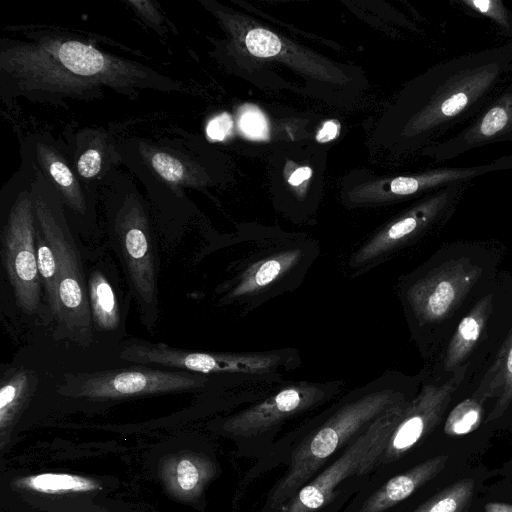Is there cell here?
Listing matches in <instances>:
<instances>
[{
  "label": "cell",
  "instance_id": "6da1fadb",
  "mask_svg": "<svg viewBox=\"0 0 512 512\" xmlns=\"http://www.w3.org/2000/svg\"><path fill=\"white\" fill-rule=\"evenodd\" d=\"M400 380L385 372L339 396L282 434L271 450L245 472L242 488L284 467L258 512H270L290 499L374 422L408 403Z\"/></svg>",
  "mask_w": 512,
  "mask_h": 512
},
{
  "label": "cell",
  "instance_id": "7a4b0ae2",
  "mask_svg": "<svg viewBox=\"0 0 512 512\" xmlns=\"http://www.w3.org/2000/svg\"><path fill=\"white\" fill-rule=\"evenodd\" d=\"M342 380L313 382L286 381L269 394L220 418L218 432L231 439L240 457H264L290 423L316 413L338 398Z\"/></svg>",
  "mask_w": 512,
  "mask_h": 512
},
{
  "label": "cell",
  "instance_id": "3957f363",
  "mask_svg": "<svg viewBox=\"0 0 512 512\" xmlns=\"http://www.w3.org/2000/svg\"><path fill=\"white\" fill-rule=\"evenodd\" d=\"M407 404L379 418L290 499L270 512H342L370 479Z\"/></svg>",
  "mask_w": 512,
  "mask_h": 512
},
{
  "label": "cell",
  "instance_id": "277c9868",
  "mask_svg": "<svg viewBox=\"0 0 512 512\" xmlns=\"http://www.w3.org/2000/svg\"><path fill=\"white\" fill-rule=\"evenodd\" d=\"M36 224L54 251L58 273L57 338L86 348L93 340L85 267L80 250L64 217L59 198L37 192L33 201Z\"/></svg>",
  "mask_w": 512,
  "mask_h": 512
},
{
  "label": "cell",
  "instance_id": "5b68a950",
  "mask_svg": "<svg viewBox=\"0 0 512 512\" xmlns=\"http://www.w3.org/2000/svg\"><path fill=\"white\" fill-rule=\"evenodd\" d=\"M217 384L223 385L213 376L142 366L66 374L58 392L73 398L114 400L203 390Z\"/></svg>",
  "mask_w": 512,
  "mask_h": 512
},
{
  "label": "cell",
  "instance_id": "8992f818",
  "mask_svg": "<svg viewBox=\"0 0 512 512\" xmlns=\"http://www.w3.org/2000/svg\"><path fill=\"white\" fill-rule=\"evenodd\" d=\"M36 218L28 195L17 199L1 234V257L18 306L28 315L43 313V288L36 258Z\"/></svg>",
  "mask_w": 512,
  "mask_h": 512
},
{
  "label": "cell",
  "instance_id": "52a82bcc",
  "mask_svg": "<svg viewBox=\"0 0 512 512\" xmlns=\"http://www.w3.org/2000/svg\"><path fill=\"white\" fill-rule=\"evenodd\" d=\"M317 256L316 248L284 247L260 252L255 260L248 261L245 268L228 284L223 300L227 302L262 300L277 287L291 284L292 276L300 277Z\"/></svg>",
  "mask_w": 512,
  "mask_h": 512
},
{
  "label": "cell",
  "instance_id": "ba28073f",
  "mask_svg": "<svg viewBox=\"0 0 512 512\" xmlns=\"http://www.w3.org/2000/svg\"><path fill=\"white\" fill-rule=\"evenodd\" d=\"M108 259L99 258L85 269L93 332L120 336L124 332L129 300Z\"/></svg>",
  "mask_w": 512,
  "mask_h": 512
},
{
  "label": "cell",
  "instance_id": "9c48e42d",
  "mask_svg": "<svg viewBox=\"0 0 512 512\" xmlns=\"http://www.w3.org/2000/svg\"><path fill=\"white\" fill-rule=\"evenodd\" d=\"M38 383L36 375L20 367L7 368L0 381V427L8 430L27 404Z\"/></svg>",
  "mask_w": 512,
  "mask_h": 512
},
{
  "label": "cell",
  "instance_id": "30bf717a",
  "mask_svg": "<svg viewBox=\"0 0 512 512\" xmlns=\"http://www.w3.org/2000/svg\"><path fill=\"white\" fill-rule=\"evenodd\" d=\"M216 472L210 460L200 456H185L174 460L169 469V486L179 496L198 495Z\"/></svg>",
  "mask_w": 512,
  "mask_h": 512
},
{
  "label": "cell",
  "instance_id": "8fae6325",
  "mask_svg": "<svg viewBox=\"0 0 512 512\" xmlns=\"http://www.w3.org/2000/svg\"><path fill=\"white\" fill-rule=\"evenodd\" d=\"M36 258L42 288L50 315L55 319L58 312V273L53 249L43 233L36 227Z\"/></svg>",
  "mask_w": 512,
  "mask_h": 512
},
{
  "label": "cell",
  "instance_id": "7c38bea8",
  "mask_svg": "<svg viewBox=\"0 0 512 512\" xmlns=\"http://www.w3.org/2000/svg\"><path fill=\"white\" fill-rule=\"evenodd\" d=\"M474 480L463 479L408 512H465L474 492Z\"/></svg>",
  "mask_w": 512,
  "mask_h": 512
},
{
  "label": "cell",
  "instance_id": "4fadbf2b",
  "mask_svg": "<svg viewBox=\"0 0 512 512\" xmlns=\"http://www.w3.org/2000/svg\"><path fill=\"white\" fill-rule=\"evenodd\" d=\"M27 487L41 493L82 492L96 489L90 479L66 473H42L24 480Z\"/></svg>",
  "mask_w": 512,
  "mask_h": 512
},
{
  "label": "cell",
  "instance_id": "5bb4252c",
  "mask_svg": "<svg viewBox=\"0 0 512 512\" xmlns=\"http://www.w3.org/2000/svg\"><path fill=\"white\" fill-rule=\"evenodd\" d=\"M250 53L257 57H272L281 50V41L272 32L256 28L248 32L245 39Z\"/></svg>",
  "mask_w": 512,
  "mask_h": 512
},
{
  "label": "cell",
  "instance_id": "9a60e30c",
  "mask_svg": "<svg viewBox=\"0 0 512 512\" xmlns=\"http://www.w3.org/2000/svg\"><path fill=\"white\" fill-rule=\"evenodd\" d=\"M480 419L479 409L474 404H462L450 415L445 432L450 435H462L474 430Z\"/></svg>",
  "mask_w": 512,
  "mask_h": 512
},
{
  "label": "cell",
  "instance_id": "2e32d148",
  "mask_svg": "<svg viewBox=\"0 0 512 512\" xmlns=\"http://www.w3.org/2000/svg\"><path fill=\"white\" fill-rule=\"evenodd\" d=\"M241 131L251 139H266L268 126L264 115L254 106H245L239 118Z\"/></svg>",
  "mask_w": 512,
  "mask_h": 512
},
{
  "label": "cell",
  "instance_id": "e0dca14e",
  "mask_svg": "<svg viewBox=\"0 0 512 512\" xmlns=\"http://www.w3.org/2000/svg\"><path fill=\"white\" fill-rule=\"evenodd\" d=\"M454 299V289L450 283L442 281L431 291L426 301V311L433 317L444 315Z\"/></svg>",
  "mask_w": 512,
  "mask_h": 512
},
{
  "label": "cell",
  "instance_id": "ac0fdd59",
  "mask_svg": "<svg viewBox=\"0 0 512 512\" xmlns=\"http://www.w3.org/2000/svg\"><path fill=\"white\" fill-rule=\"evenodd\" d=\"M154 169L158 174L169 182H178L183 178L184 167L181 162L173 156L158 152L151 159Z\"/></svg>",
  "mask_w": 512,
  "mask_h": 512
},
{
  "label": "cell",
  "instance_id": "d6986e66",
  "mask_svg": "<svg viewBox=\"0 0 512 512\" xmlns=\"http://www.w3.org/2000/svg\"><path fill=\"white\" fill-rule=\"evenodd\" d=\"M508 116L506 111L501 107L490 109L480 126L481 133L485 136H492L500 131L507 124Z\"/></svg>",
  "mask_w": 512,
  "mask_h": 512
},
{
  "label": "cell",
  "instance_id": "ffe728a7",
  "mask_svg": "<svg viewBox=\"0 0 512 512\" xmlns=\"http://www.w3.org/2000/svg\"><path fill=\"white\" fill-rule=\"evenodd\" d=\"M101 169V155L95 149H89L81 155L77 163L79 174L85 178H91Z\"/></svg>",
  "mask_w": 512,
  "mask_h": 512
},
{
  "label": "cell",
  "instance_id": "44dd1931",
  "mask_svg": "<svg viewBox=\"0 0 512 512\" xmlns=\"http://www.w3.org/2000/svg\"><path fill=\"white\" fill-rule=\"evenodd\" d=\"M233 120L227 113H223L212 119L207 126V134L213 140L225 139L232 130Z\"/></svg>",
  "mask_w": 512,
  "mask_h": 512
},
{
  "label": "cell",
  "instance_id": "7402d4cb",
  "mask_svg": "<svg viewBox=\"0 0 512 512\" xmlns=\"http://www.w3.org/2000/svg\"><path fill=\"white\" fill-rule=\"evenodd\" d=\"M48 169L52 178L62 187V189H70V187L75 186L76 183L73 174L71 173L70 169L60 160L56 159L49 161Z\"/></svg>",
  "mask_w": 512,
  "mask_h": 512
},
{
  "label": "cell",
  "instance_id": "603a6c76",
  "mask_svg": "<svg viewBox=\"0 0 512 512\" xmlns=\"http://www.w3.org/2000/svg\"><path fill=\"white\" fill-rule=\"evenodd\" d=\"M467 102L468 98L466 94H454L452 97L443 102L441 111L446 116H453L460 112L466 106Z\"/></svg>",
  "mask_w": 512,
  "mask_h": 512
},
{
  "label": "cell",
  "instance_id": "cb8c5ba5",
  "mask_svg": "<svg viewBox=\"0 0 512 512\" xmlns=\"http://www.w3.org/2000/svg\"><path fill=\"white\" fill-rule=\"evenodd\" d=\"M418 189V181L410 177H398L391 182V191L395 194L406 195Z\"/></svg>",
  "mask_w": 512,
  "mask_h": 512
},
{
  "label": "cell",
  "instance_id": "d4e9b609",
  "mask_svg": "<svg viewBox=\"0 0 512 512\" xmlns=\"http://www.w3.org/2000/svg\"><path fill=\"white\" fill-rule=\"evenodd\" d=\"M459 333L466 340H476L479 335V325L477 321L472 317L464 318L459 325Z\"/></svg>",
  "mask_w": 512,
  "mask_h": 512
},
{
  "label": "cell",
  "instance_id": "484cf974",
  "mask_svg": "<svg viewBox=\"0 0 512 512\" xmlns=\"http://www.w3.org/2000/svg\"><path fill=\"white\" fill-rule=\"evenodd\" d=\"M339 133V125L337 122L330 120L324 123L323 127L316 135L318 142L325 143L334 139Z\"/></svg>",
  "mask_w": 512,
  "mask_h": 512
},
{
  "label": "cell",
  "instance_id": "4316f807",
  "mask_svg": "<svg viewBox=\"0 0 512 512\" xmlns=\"http://www.w3.org/2000/svg\"><path fill=\"white\" fill-rule=\"evenodd\" d=\"M312 170L309 167H300L295 170L289 178L291 185L297 186L311 177Z\"/></svg>",
  "mask_w": 512,
  "mask_h": 512
},
{
  "label": "cell",
  "instance_id": "83f0119b",
  "mask_svg": "<svg viewBox=\"0 0 512 512\" xmlns=\"http://www.w3.org/2000/svg\"><path fill=\"white\" fill-rule=\"evenodd\" d=\"M485 512H512V506L503 503H487Z\"/></svg>",
  "mask_w": 512,
  "mask_h": 512
},
{
  "label": "cell",
  "instance_id": "f1b7e54d",
  "mask_svg": "<svg viewBox=\"0 0 512 512\" xmlns=\"http://www.w3.org/2000/svg\"><path fill=\"white\" fill-rule=\"evenodd\" d=\"M471 5H474L481 12H487L490 9L491 1H471Z\"/></svg>",
  "mask_w": 512,
  "mask_h": 512
},
{
  "label": "cell",
  "instance_id": "f546056e",
  "mask_svg": "<svg viewBox=\"0 0 512 512\" xmlns=\"http://www.w3.org/2000/svg\"><path fill=\"white\" fill-rule=\"evenodd\" d=\"M508 370L512 373V349L510 350L507 362Z\"/></svg>",
  "mask_w": 512,
  "mask_h": 512
}]
</instances>
